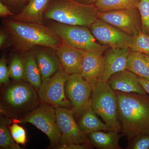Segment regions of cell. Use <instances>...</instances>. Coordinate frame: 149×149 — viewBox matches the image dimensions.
I'll return each mask as SVG.
<instances>
[{
    "label": "cell",
    "instance_id": "obj_8",
    "mask_svg": "<svg viewBox=\"0 0 149 149\" xmlns=\"http://www.w3.org/2000/svg\"><path fill=\"white\" fill-rule=\"evenodd\" d=\"M69 75L61 68L52 76L43 80L37 91L41 103L54 107L72 109V105L65 91V84Z\"/></svg>",
    "mask_w": 149,
    "mask_h": 149
},
{
    "label": "cell",
    "instance_id": "obj_5",
    "mask_svg": "<svg viewBox=\"0 0 149 149\" xmlns=\"http://www.w3.org/2000/svg\"><path fill=\"white\" fill-rule=\"evenodd\" d=\"M91 105L106 124L109 131L119 133L121 126L118 118V103L115 91L107 82L100 80L93 91Z\"/></svg>",
    "mask_w": 149,
    "mask_h": 149
},
{
    "label": "cell",
    "instance_id": "obj_33",
    "mask_svg": "<svg viewBox=\"0 0 149 149\" xmlns=\"http://www.w3.org/2000/svg\"><path fill=\"white\" fill-rule=\"evenodd\" d=\"M14 14L7 6L0 2V16L6 17L8 16H13Z\"/></svg>",
    "mask_w": 149,
    "mask_h": 149
},
{
    "label": "cell",
    "instance_id": "obj_6",
    "mask_svg": "<svg viewBox=\"0 0 149 149\" xmlns=\"http://www.w3.org/2000/svg\"><path fill=\"white\" fill-rule=\"evenodd\" d=\"M49 27L57 35L62 42L85 52L100 51L104 52L107 46L96 42V39L88 27L62 24L52 22Z\"/></svg>",
    "mask_w": 149,
    "mask_h": 149
},
{
    "label": "cell",
    "instance_id": "obj_16",
    "mask_svg": "<svg viewBox=\"0 0 149 149\" xmlns=\"http://www.w3.org/2000/svg\"><path fill=\"white\" fill-rule=\"evenodd\" d=\"M107 82L115 91L124 93L147 94L139 83L138 76L127 70L113 74Z\"/></svg>",
    "mask_w": 149,
    "mask_h": 149
},
{
    "label": "cell",
    "instance_id": "obj_14",
    "mask_svg": "<svg viewBox=\"0 0 149 149\" xmlns=\"http://www.w3.org/2000/svg\"><path fill=\"white\" fill-rule=\"evenodd\" d=\"M130 48H111L104 56V68L100 80L107 82L113 74L126 69Z\"/></svg>",
    "mask_w": 149,
    "mask_h": 149
},
{
    "label": "cell",
    "instance_id": "obj_15",
    "mask_svg": "<svg viewBox=\"0 0 149 149\" xmlns=\"http://www.w3.org/2000/svg\"><path fill=\"white\" fill-rule=\"evenodd\" d=\"M55 50L65 72L68 74L80 73L85 52L63 42Z\"/></svg>",
    "mask_w": 149,
    "mask_h": 149
},
{
    "label": "cell",
    "instance_id": "obj_37",
    "mask_svg": "<svg viewBox=\"0 0 149 149\" xmlns=\"http://www.w3.org/2000/svg\"><path fill=\"white\" fill-rule=\"evenodd\" d=\"M143 54L145 57H146V58L148 60V61L149 62V56L145 54Z\"/></svg>",
    "mask_w": 149,
    "mask_h": 149
},
{
    "label": "cell",
    "instance_id": "obj_26",
    "mask_svg": "<svg viewBox=\"0 0 149 149\" xmlns=\"http://www.w3.org/2000/svg\"><path fill=\"white\" fill-rule=\"evenodd\" d=\"M10 76L15 81L24 80V65L22 56L15 55L9 67Z\"/></svg>",
    "mask_w": 149,
    "mask_h": 149
},
{
    "label": "cell",
    "instance_id": "obj_12",
    "mask_svg": "<svg viewBox=\"0 0 149 149\" xmlns=\"http://www.w3.org/2000/svg\"><path fill=\"white\" fill-rule=\"evenodd\" d=\"M91 32L96 40L115 49L130 48L133 36L97 18L91 26Z\"/></svg>",
    "mask_w": 149,
    "mask_h": 149
},
{
    "label": "cell",
    "instance_id": "obj_25",
    "mask_svg": "<svg viewBox=\"0 0 149 149\" xmlns=\"http://www.w3.org/2000/svg\"><path fill=\"white\" fill-rule=\"evenodd\" d=\"M130 49L133 52H138L149 56V35L140 30L133 37Z\"/></svg>",
    "mask_w": 149,
    "mask_h": 149
},
{
    "label": "cell",
    "instance_id": "obj_38",
    "mask_svg": "<svg viewBox=\"0 0 149 149\" xmlns=\"http://www.w3.org/2000/svg\"><path fill=\"white\" fill-rule=\"evenodd\" d=\"M25 1H29V0H25Z\"/></svg>",
    "mask_w": 149,
    "mask_h": 149
},
{
    "label": "cell",
    "instance_id": "obj_18",
    "mask_svg": "<svg viewBox=\"0 0 149 149\" xmlns=\"http://www.w3.org/2000/svg\"><path fill=\"white\" fill-rule=\"evenodd\" d=\"M51 0H29L21 12L12 16V20L42 24L44 13Z\"/></svg>",
    "mask_w": 149,
    "mask_h": 149
},
{
    "label": "cell",
    "instance_id": "obj_21",
    "mask_svg": "<svg viewBox=\"0 0 149 149\" xmlns=\"http://www.w3.org/2000/svg\"><path fill=\"white\" fill-rule=\"evenodd\" d=\"M97 116L91 105L87 107L80 116L77 123L81 131L87 135L94 131H109L106 124Z\"/></svg>",
    "mask_w": 149,
    "mask_h": 149
},
{
    "label": "cell",
    "instance_id": "obj_13",
    "mask_svg": "<svg viewBox=\"0 0 149 149\" xmlns=\"http://www.w3.org/2000/svg\"><path fill=\"white\" fill-rule=\"evenodd\" d=\"M102 52L91 51L85 53L80 74L91 85L93 91L100 80L104 68Z\"/></svg>",
    "mask_w": 149,
    "mask_h": 149
},
{
    "label": "cell",
    "instance_id": "obj_28",
    "mask_svg": "<svg viewBox=\"0 0 149 149\" xmlns=\"http://www.w3.org/2000/svg\"><path fill=\"white\" fill-rule=\"evenodd\" d=\"M18 124L17 123L13 122L12 125L8 126L9 128L13 138L17 143L25 146L27 141L26 131L23 127Z\"/></svg>",
    "mask_w": 149,
    "mask_h": 149
},
{
    "label": "cell",
    "instance_id": "obj_31",
    "mask_svg": "<svg viewBox=\"0 0 149 149\" xmlns=\"http://www.w3.org/2000/svg\"><path fill=\"white\" fill-rule=\"evenodd\" d=\"M3 3L9 8L17 10L24 7V4L26 2L25 0H1Z\"/></svg>",
    "mask_w": 149,
    "mask_h": 149
},
{
    "label": "cell",
    "instance_id": "obj_22",
    "mask_svg": "<svg viewBox=\"0 0 149 149\" xmlns=\"http://www.w3.org/2000/svg\"><path fill=\"white\" fill-rule=\"evenodd\" d=\"M126 70L149 81V62L143 54L131 50Z\"/></svg>",
    "mask_w": 149,
    "mask_h": 149
},
{
    "label": "cell",
    "instance_id": "obj_24",
    "mask_svg": "<svg viewBox=\"0 0 149 149\" xmlns=\"http://www.w3.org/2000/svg\"><path fill=\"white\" fill-rule=\"evenodd\" d=\"M11 120L6 117H1L0 121V148L21 149V148L14 140L8 124Z\"/></svg>",
    "mask_w": 149,
    "mask_h": 149
},
{
    "label": "cell",
    "instance_id": "obj_20",
    "mask_svg": "<svg viewBox=\"0 0 149 149\" xmlns=\"http://www.w3.org/2000/svg\"><path fill=\"white\" fill-rule=\"evenodd\" d=\"M123 135L112 130L97 131L88 135V139L92 146L100 149H121L119 141Z\"/></svg>",
    "mask_w": 149,
    "mask_h": 149
},
{
    "label": "cell",
    "instance_id": "obj_23",
    "mask_svg": "<svg viewBox=\"0 0 149 149\" xmlns=\"http://www.w3.org/2000/svg\"><path fill=\"white\" fill-rule=\"evenodd\" d=\"M140 0H98L94 4L100 12L123 10L137 7Z\"/></svg>",
    "mask_w": 149,
    "mask_h": 149
},
{
    "label": "cell",
    "instance_id": "obj_7",
    "mask_svg": "<svg viewBox=\"0 0 149 149\" xmlns=\"http://www.w3.org/2000/svg\"><path fill=\"white\" fill-rule=\"evenodd\" d=\"M13 121L34 125L47 135L52 148L55 149L60 143L61 134L57 123L55 108L52 106L41 103L26 116Z\"/></svg>",
    "mask_w": 149,
    "mask_h": 149
},
{
    "label": "cell",
    "instance_id": "obj_4",
    "mask_svg": "<svg viewBox=\"0 0 149 149\" xmlns=\"http://www.w3.org/2000/svg\"><path fill=\"white\" fill-rule=\"evenodd\" d=\"M99 12L95 4H84L74 0H51L44 18L62 24L90 27L98 18Z\"/></svg>",
    "mask_w": 149,
    "mask_h": 149
},
{
    "label": "cell",
    "instance_id": "obj_32",
    "mask_svg": "<svg viewBox=\"0 0 149 149\" xmlns=\"http://www.w3.org/2000/svg\"><path fill=\"white\" fill-rule=\"evenodd\" d=\"M91 144H60L55 149H86L91 148Z\"/></svg>",
    "mask_w": 149,
    "mask_h": 149
},
{
    "label": "cell",
    "instance_id": "obj_36",
    "mask_svg": "<svg viewBox=\"0 0 149 149\" xmlns=\"http://www.w3.org/2000/svg\"><path fill=\"white\" fill-rule=\"evenodd\" d=\"M74 1L84 4H94L98 0H74Z\"/></svg>",
    "mask_w": 149,
    "mask_h": 149
},
{
    "label": "cell",
    "instance_id": "obj_35",
    "mask_svg": "<svg viewBox=\"0 0 149 149\" xmlns=\"http://www.w3.org/2000/svg\"><path fill=\"white\" fill-rule=\"evenodd\" d=\"M138 77L139 83L149 95V81L138 76Z\"/></svg>",
    "mask_w": 149,
    "mask_h": 149
},
{
    "label": "cell",
    "instance_id": "obj_1",
    "mask_svg": "<svg viewBox=\"0 0 149 149\" xmlns=\"http://www.w3.org/2000/svg\"><path fill=\"white\" fill-rule=\"evenodd\" d=\"M115 92L121 131L128 142L136 136L149 134V96Z\"/></svg>",
    "mask_w": 149,
    "mask_h": 149
},
{
    "label": "cell",
    "instance_id": "obj_39",
    "mask_svg": "<svg viewBox=\"0 0 149 149\" xmlns=\"http://www.w3.org/2000/svg\"><path fill=\"white\" fill-rule=\"evenodd\" d=\"M148 35H149V34H148Z\"/></svg>",
    "mask_w": 149,
    "mask_h": 149
},
{
    "label": "cell",
    "instance_id": "obj_10",
    "mask_svg": "<svg viewBox=\"0 0 149 149\" xmlns=\"http://www.w3.org/2000/svg\"><path fill=\"white\" fill-rule=\"evenodd\" d=\"M57 123L61 134L60 144H91L88 135L80 130L72 109L55 107Z\"/></svg>",
    "mask_w": 149,
    "mask_h": 149
},
{
    "label": "cell",
    "instance_id": "obj_30",
    "mask_svg": "<svg viewBox=\"0 0 149 149\" xmlns=\"http://www.w3.org/2000/svg\"><path fill=\"white\" fill-rule=\"evenodd\" d=\"M10 76L9 68L7 65V61L5 57H2L0 60V84L8 85L9 82Z\"/></svg>",
    "mask_w": 149,
    "mask_h": 149
},
{
    "label": "cell",
    "instance_id": "obj_19",
    "mask_svg": "<svg viewBox=\"0 0 149 149\" xmlns=\"http://www.w3.org/2000/svg\"><path fill=\"white\" fill-rule=\"evenodd\" d=\"M23 53L22 56L24 65V81L32 85L38 91L42 80L34 49Z\"/></svg>",
    "mask_w": 149,
    "mask_h": 149
},
{
    "label": "cell",
    "instance_id": "obj_17",
    "mask_svg": "<svg viewBox=\"0 0 149 149\" xmlns=\"http://www.w3.org/2000/svg\"><path fill=\"white\" fill-rule=\"evenodd\" d=\"M34 50L42 81L52 76L61 68L55 50L44 47L39 49L34 48Z\"/></svg>",
    "mask_w": 149,
    "mask_h": 149
},
{
    "label": "cell",
    "instance_id": "obj_29",
    "mask_svg": "<svg viewBox=\"0 0 149 149\" xmlns=\"http://www.w3.org/2000/svg\"><path fill=\"white\" fill-rule=\"evenodd\" d=\"M128 149H149V134L136 136L128 142Z\"/></svg>",
    "mask_w": 149,
    "mask_h": 149
},
{
    "label": "cell",
    "instance_id": "obj_9",
    "mask_svg": "<svg viewBox=\"0 0 149 149\" xmlns=\"http://www.w3.org/2000/svg\"><path fill=\"white\" fill-rule=\"evenodd\" d=\"M65 91L72 105L74 115L77 117L80 116L91 105L93 90L80 73L70 74L65 84Z\"/></svg>",
    "mask_w": 149,
    "mask_h": 149
},
{
    "label": "cell",
    "instance_id": "obj_2",
    "mask_svg": "<svg viewBox=\"0 0 149 149\" xmlns=\"http://www.w3.org/2000/svg\"><path fill=\"white\" fill-rule=\"evenodd\" d=\"M3 23L15 47L22 52L36 47H48L56 50L62 43L51 28L42 24L12 19L5 20Z\"/></svg>",
    "mask_w": 149,
    "mask_h": 149
},
{
    "label": "cell",
    "instance_id": "obj_3",
    "mask_svg": "<svg viewBox=\"0 0 149 149\" xmlns=\"http://www.w3.org/2000/svg\"><path fill=\"white\" fill-rule=\"evenodd\" d=\"M38 92L22 80L15 81L5 89L1 97V112L13 120L27 115L40 104Z\"/></svg>",
    "mask_w": 149,
    "mask_h": 149
},
{
    "label": "cell",
    "instance_id": "obj_27",
    "mask_svg": "<svg viewBox=\"0 0 149 149\" xmlns=\"http://www.w3.org/2000/svg\"><path fill=\"white\" fill-rule=\"evenodd\" d=\"M137 8L141 19V29L147 34L149 32V0H140Z\"/></svg>",
    "mask_w": 149,
    "mask_h": 149
},
{
    "label": "cell",
    "instance_id": "obj_34",
    "mask_svg": "<svg viewBox=\"0 0 149 149\" xmlns=\"http://www.w3.org/2000/svg\"><path fill=\"white\" fill-rule=\"evenodd\" d=\"M9 35L8 32L2 30L0 32V47L3 48L6 45Z\"/></svg>",
    "mask_w": 149,
    "mask_h": 149
},
{
    "label": "cell",
    "instance_id": "obj_11",
    "mask_svg": "<svg viewBox=\"0 0 149 149\" xmlns=\"http://www.w3.org/2000/svg\"><path fill=\"white\" fill-rule=\"evenodd\" d=\"M98 18L133 37L141 30V15L137 8L106 12H99Z\"/></svg>",
    "mask_w": 149,
    "mask_h": 149
}]
</instances>
